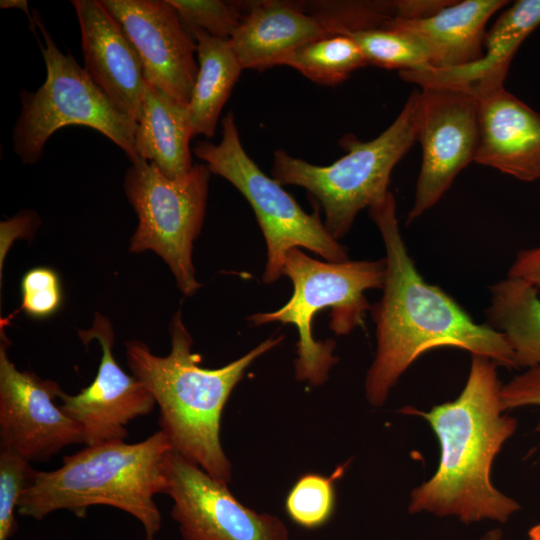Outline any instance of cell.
<instances>
[{"instance_id": "obj_14", "label": "cell", "mask_w": 540, "mask_h": 540, "mask_svg": "<svg viewBox=\"0 0 540 540\" xmlns=\"http://www.w3.org/2000/svg\"><path fill=\"white\" fill-rule=\"evenodd\" d=\"M78 335L84 344L99 342L101 361L89 386L76 395L60 392V407L81 427L85 446L125 440L128 423L149 414L155 399L141 380L125 373L115 360L114 331L107 317L96 313L92 327L79 330Z\"/></svg>"}, {"instance_id": "obj_33", "label": "cell", "mask_w": 540, "mask_h": 540, "mask_svg": "<svg viewBox=\"0 0 540 540\" xmlns=\"http://www.w3.org/2000/svg\"><path fill=\"white\" fill-rule=\"evenodd\" d=\"M502 532L500 529H492L485 534H483L479 540H501Z\"/></svg>"}, {"instance_id": "obj_9", "label": "cell", "mask_w": 540, "mask_h": 540, "mask_svg": "<svg viewBox=\"0 0 540 540\" xmlns=\"http://www.w3.org/2000/svg\"><path fill=\"white\" fill-rule=\"evenodd\" d=\"M210 174L206 165L194 164L186 175L170 179L139 157L131 161L124 177L125 194L138 217L130 251L158 254L186 296L201 286L192 249L204 222Z\"/></svg>"}, {"instance_id": "obj_34", "label": "cell", "mask_w": 540, "mask_h": 540, "mask_svg": "<svg viewBox=\"0 0 540 540\" xmlns=\"http://www.w3.org/2000/svg\"><path fill=\"white\" fill-rule=\"evenodd\" d=\"M530 540H540V523L532 526L528 531Z\"/></svg>"}, {"instance_id": "obj_32", "label": "cell", "mask_w": 540, "mask_h": 540, "mask_svg": "<svg viewBox=\"0 0 540 540\" xmlns=\"http://www.w3.org/2000/svg\"><path fill=\"white\" fill-rule=\"evenodd\" d=\"M0 7L5 8V9H7V8H16V9L22 10L27 15V17L29 18L30 29L34 33H36L35 32L36 25H35V22H34V18H33V15L31 16V14L29 12L28 2L26 0H1L0 1Z\"/></svg>"}, {"instance_id": "obj_26", "label": "cell", "mask_w": 540, "mask_h": 540, "mask_svg": "<svg viewBox=\"0 0 540 540\" xmlns=\"http://www.w3.org/2000/svg\"><path fill=\"white\" fill-rule=\"evenodd\" d=\"M540 25V0H519L504 10L486 32L484 48L514 57Z\"/></svg>"}, {"instance_id": "obj_2", "label": "cell", "mask_w": 540, "mask_h": 540, "mask_svg": "<svg viewBox=\"0 0 540 540\" xmlns=\"http://www.w3.org/2000/svg\"><path fill=\"white\" fill-rule=\"evenodd\" d=\"M497 366L489 358L472 355L456 399L428 412L406 408L429 423L440 446L436 472L410 494V514L456 517L468 525L485 520L506 523L520 509L490 477L495 457L518 425L503 413Z\"/></svg>"}, {"instance_id": "obj_28", "label": "cell", "mask_w": 540, "mask_h": 540, "mask_svg": "<svg viewBox=\"0 0 540 540\" xmlns=\"http://www.w3.org/2000/svg\"><path fill=\"white\" fill-rule=\"evenodd\" d=\"M21 309L33 318H47L62 304V289L57 272L48 267L28 270L21 280Z\"/></svg>"}, {"instance_id": "obj_31", "label": "cell", "mask_w": 540, "mask_h": 540, "mask_svg": "<svg viewBox=\"0 0 540 540\" xmlns=\"http://www.w3.org/2000/svg\"><path fill=\"white\" fill-rule=\"evenodd\" d=\"M452 2L450 0H397L395 1V18L424 19L438 13Z\"/></svg>"}, {"instance_id": "obj_5", "label": "cell", "mask_w": 540, "mask_h": 540, "mask_svg": "<svg viewBox=\"0 0 540 540\" xmlns=\"http://www.w3.org/2000/svg\"><path fill=\"white\" fill-rule=\"evenodd\" d=\"M282 274L293 284L290 299L278 310L255 313L248 320L254 326L271 322L294 325L299 336L295 377L312 386L322 385L338 358L334 355V341L314 339L313 318L324 308H330L329 327L336 335L349 334L360 326L366 311L371 309L365 292L383 288L385 258L323 262L292 248L286 254Z\"/></svg>"}, {"instance_id": "obj_29", "label": "cell", "mask_w": 540, "mask_h": 540, "mask_svg": "<svg viewBox=\"0 0 540 540\" xmlns=\"http://www.w3.org/2000/svg\"><path fill=\"white\" fill-rule=\"evenodd\" d=\"M501 403L504 411L525 406L540 407V367L526 369L503 384ZM536 429L540 432V421Z\"/></svg>"}, {"instance_id": "obj_12", "label": "cell", "mask_w": 540, "mask_h": 540, "mask_svg": "<svg viewBox=\"0 0 540 540\" xmlns=\"http://www.w3.org/2000/svg\"><path fill=\"white\" fill-rule=\"evenodd\" d=\"M61 388L20 371L0 346V447L29 461H47L64 447L83 443L82 429L55 404Z\"/></svg>"}, {"instance_id": "obj_8", "label": "cell", "mask_w": 540, "mask_h": 540, "mask_svg": "<svg viewBox=\"0 0 540 540\" xmlns=\"http://www.w3.org/2000/svg\"><path fill=\"white\" fill-rule=\"evenodd\" d=\"M192 152L211 173L229 181L251 205L267 246L263 281L283 274L286 254L303 247L326 261L348 260L346 248L326 230L318 212L308 214L275 179L268 177L246 153L231 112L222 119L220 143L197 142Z\"/></svg>"}, {"instance_id": "obj_6", "label": "cell", "mask_w": 540, "mask_h": 540, "mask_svg": "<svg viewBox=\"0 0 540 540\" xmlns=\"http://www.w3.org/2000/svg\"><path fill=\"white\" fill-rule=\"evenodd\" d=\"M418 116L419 90H414L396 119L376 138L362 141L346 135L340 144L347 153L325 166L278 149L272 177L281 185L304 188L323 209L324 226L338 241L350 231L362 209L387 197L394 167L417 141Z\"/></svg>"}, {"instance_id": "obj_18", "label": "cell", "mask_w": 540, "mask_h": 540, "mask_svg": "<svg viewBox=\"0 0 540 540\" xmlns=\"http://www.w3.org/2000/svg\"><path fill=\"white\" fill-rule=\"evenodd\" d=\"M508 3L506 0L453 1L430 17L393 18L384 25L416 39L427 53L430 69L459 67L483 57L486 24Z\"/></svg>"}, {"instance_id": "obj_21", "label": "cell", "mask_w": 540, "mask_h": 540, "mask_svg": "<svg viewBox=\"0 0 540 540\" xmlns=\"http://www.w3.org/2000/svg\"><path fill=\"white\" fill-rule=\"evenodd\" d=\"M199 69L187 106L193 137L215 134L220 112L237 82L241 67L229 40L194 31Z\"/></svg>"}, {"instance_id": "obj_19", "label": "cell", "mask_w": 540, "mask_h": 540, "mask_svg": "<svg viewBox=\"0 0 540 540\" xmlns=\"http://www.w3.org/2000/svg\"><path fill=\"white\" fill-rule=\"evenodd\" d=\"M192 137L187 106L147 82L135 132L137 155L177 179L193 167Z\"/></svg>"}, {"instance_id": "obj_30", "label": "cell", "mask_w": 540, "mask_h": 540, "mask_svg": "<svg viewBox=\"0 0 540 540\" xmlns=\"http://www.w3.org/2000/svg\"><path fill=\"white\" fill-rule=\"evenodd\" d=\"M508 276L521 278L540 288V246L519 251Z\"/></svg>"}, {"instance_id": "obj_3", "label": "cell", "mask_w": 540, "mask_h": 540, "mask_svg": "<svg viewBox=\"0 0 540 540\" xmlns=\"http://www.w3.org/2000/svg\"><path fill=\"white\" fill-rule=\"evenodd\" d=\"M170 332L171 350L165 357L154 355L141 341L126 342L128 366L159 406V425L172 449L228 485L232 465L220 441L224 406L247 368L284 336L269 338L227 365L208 369L192 353L193 339L180 310L173 316Z\"/></svg>"}, {"instance_id": "obj_11", "label": "cell", "mask_w": 540, "mask_h": 540, "mask_svg": "<svg viewBox=\"0 0 540 540\" xmlns=\"http://www.w3.org/2000/svg\"><path fill=\"white\" fill-rule=\"evenodd\" d=\"M417 141L422 161L408 222L434 207L460 171L475 160L478 117L476 98L471 90L421 88Z\"/></svg>"}, {"instance_id": "obj_4", "label": "cell", "mask_w": 540, "mask_h": 540, "mask_svg": "<svg viewBox=\"0 0 540 540\" xmlns=\"http://www.w3.org/2000/svg\"><path fill=\"white\" fill-rule=\"evenodd\" d=\"M171 449L161 430L138 443L114 440L86 446L65 456L58 469L35 471L17 511L41 520L65 509L83 518L91 506H111L135 517L146 539L154 540L161 527L154 496L164 492V459Z\"/></svg>"}, {"instance_id": "obj_7", "label": "cell", "mask_w": 540, "mask_h": 540, "mask_svg": "<svg viewBox=\"0 0 540 540\" xmlns=\"http://www.w3.org/2000/svg\"><path fill=\"white\" fill-rule=\"evenodd\" d=\"M32 15L43 36L44 43H38L47 74L36 91L19 94L21 110L12 129L15 154L24 165L35 164L51 135L64 126L80 125L104 134L130 161L137 160V123L116 109L69 52L57 47L38 11Z\"/></svg>"}, {"instance_id": "obj_24", "label": "cell", "mask_w": 540, "mask_h": 540, "mask_svg": "<svg viewBox=\"0 0 540 540\" xmlns=\"http://www.w3.org/2000/svg\"><path fill=\"white\" fill-rule=\"evenodd\" d=\"M345 466H339L331 476L306 473L298 478L285 499L286 512L293 522L306 529L328 522L335 508L334 482Z\"/></svg>"}, {"instance_id": "obj_23", "label": "cell", "mask_w": 540, "mask_h": 540, "mask_svg": "<svg viewBox=\"0 0 540 540\" xmlns=\"http://www.w3.org/2000/svg\"><path fill=\"white\" fill-rule=\"evenodd\" d=\"M345 35L356 41L368 64L399 72L431 68L423 46L401 30L383 25Z\"/></svg>"}, {"instance_id": "obj_10", "label": "cell", "mask_w": 540, "mask_h": 540, "mask_svg": "<svg viewBox=\"0 0 540 540\" xmlns=\"http://www.w3.org/2000/svg\"><path fill=\"white\" fill-rule=\"evenodd\" d=\"M164 494L183 540H289L285 523L244 506L198 465L171 449L164 459Z\"/></svg>"}, {"instance_id": "obj_15", "label": "cell", "mask_w": 540, "mask_h": 540, "mask_svg": "<svg viewBox=\"0 0 540 540\" xmlns=\"http://www.w3.org/2000/svg\"><path fill=\"white\" fill-rule=\"evenodd\" d=\"M468 89L477 102L474 162L520 181L540 179V114L507 91L503 83Z\"/></svg>"}, {"instance_id": "obj_1", "label": "cell", "mask_w": 540, "mask_h": 540, "mask_svg": "<svg viewBox=\"0 0 540 540\" xmlns=\"http://www.w3.org/2000/svg\"><path fill=\"white\" fill-rule=\"evenodd\" d=\"M385 247L386 276L381 299L371 306L376 352L365 377V397L382 406L404 372L424 353L453 347L517 368L505 337L479 324L445 291L419 273L403 241L390 191L369 208Z\"/></svg>"}, {"instance_id": "obj_27", "label": "cell", "mask_w": 540, "mask_h": 540, "mask_svg": "<svg viewBox=\"0 0 540 540\" xmlns=\"http://www.w3.org/2000/svg\"><path fill=\"white\" fill-rule=\"evenodd\" d=\"M30 461L0 447V540H8L16 528L14 513L34 473Z\"/></svg>"}, {"instance_id": "obj_20", "label": "cell", "mask_w": 540, "mask_h": 540, "mask_svg": "<svg viewBox=\"0 0 540 540\" xmlns=\"http://www.w3.org/2000/svg\"><path fill=\"white\" fill-rule=\"evenodd\" d=\"M487 325L508 342L517 368L540 367V297L529 282L508 276L490 287Z\"/></svg>"}, {"instance_id": "obj_22", "label": "cell", "mask_w": 540, "mask_h": 540, "mask_svg": "<svg viewBox=\"0 0 540 540\" xmlns=\"http://www.w3.org/2000/svg\"><path fill=\"white\" fill-rule=\"evenodd\" d=\"M282 65L296 69L313 82L337 85L355 70L369 64L353 38L330 34L300 46L283 60Z\"/></svg>"}, {"instance_id": "obj_16", "label": "cell", "mask_w": 540, "mask_h": 540, "mask_svg": "<svg viewBox=\"0 0 540 540\" xmlns=\"http://www.w3.org/2000/svg\"><path fill=\"white\" fill-rule=\"evenodd\" d=\"M84 70L118 111L136 123L146 87L141 60L101 1L73 0Z\"/></svg>"}, {"instance_id": "obj_25", "label": "cell", "mask_w": 540, "mask_h": 540, "mask_svg": "<svg viewBox=\"0 0 540 540\" xmlns=\"http://www.w3.org/2000/svg\"><path fill=\"white\" fill-rule=\"evenodd\" d=\"M181 22L191 35L203 31L210 36L230 40L245 13L244 2L220 0H170Z\"/></svg>"}, {"instance_id": "obj_17", "label": "cell", "mask_w": 540, "mask_h": 540, "mask_svg": "<svg viewBox=\"0 0 540 540\" xmlns=\"http://www.w3.org/2000/svg\"><path fill=\"white\" fill-rule=\"evenodd\" d=\"M244 4L242 21L229 40L243 69L282 65L300 46L331 34L323 20L301 2L267 0Z\"/></svg>"}, {"instance_id": "obj_13", "label": "cell", "mask_w": 540, "mask_h": 540, "mask_svg": "<svg viewBox=\"0 0 540 540\" xmlns=\"http://www.w3.org/2000/svg\"><path fill=\"white\" fill-rule=\"evenodd\" d=\"M138 54L146 81L188 106L199 65L196 42L170 0H101Z\"/></svg>"}]
</instances>
